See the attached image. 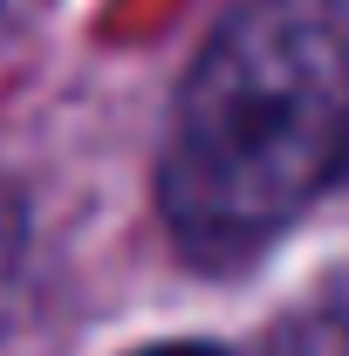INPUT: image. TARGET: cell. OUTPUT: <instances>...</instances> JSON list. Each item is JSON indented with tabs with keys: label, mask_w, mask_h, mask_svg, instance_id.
<instances>
[{
	"label": "cell",
	"mask_w": 349,
	"mask_h": 356,
	"mask_svg": "<svg viewBox=\"0 0 349 356\" xmlns=\"http://www.w3.org/2000/svg\"><path fill=\"white\" fill-rule=\"evenodd\" d=\"M349 158L343 0H240L172 103L158 206L178 254L240 267L322 199Z\"/></svg>",
	"instance_id": "obj_1"
},
{
	"label": "cell",
	"mask_w": 349,
	"mask_h": 356,
	"mask_svg": "<svg viewBox=\"0 0 349 356\" xmlns=\"http://www.w3.org/2000/svg\"><path fill=\"white\" fill-rule=\"evenodd\" d=\"M21 261H28V206L0 178V315L14 309V295H21Z\"/></svg>",
	"instance_id": "obj_2"
},
{
	"label": "cell",
	"mask_w": 349,
	"mask_h": 356,
	"mask_svg": "<svg viewBox=\"0 0 349 356\" xmlns=\"http://www.w3.org/2000/svg\"><path fill=\"white\" fill-rule=\"evenodd\" d=\"M267 356H349V329L343 322H322V315H302V322H288Z\"/></svg>",
	"instance_id": "obj_3"
},
{
	"label": "cell",
	"mask_w": 349,
	"mask_h": 356,
	"mask_svg": "<svg viewBox=\"0 0 349 356\" xmlns=\"http://www.w3.org/2000/svg\"><path fill=\"white\" fill-rule=\"evenodd\" d=\"M137 356H219V350H206V343H165V350H137Z\"/></svg>",
	"instance_id": "obj_4"
}]
</instances>
